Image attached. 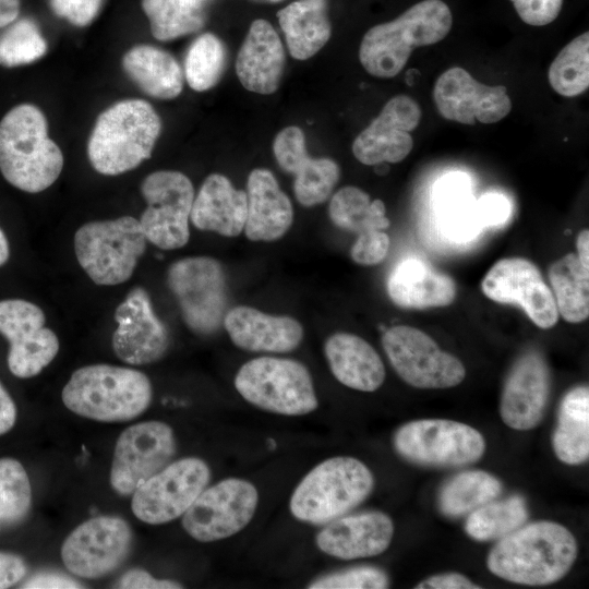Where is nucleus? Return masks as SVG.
I'll return each mask as SVG.
<instances>
[{"label": "nucleus", "instance_id": "c85d7f7f", "mask_svg": "<svg viewBox=\"0 0 589 589\" xmlns=\"http://www.w3.org/2000/svg\"><path fill=\"white\" fill-rule=\"evenodd\" d=\"M247 212V193L236 189L227 177L212 173L193 200L190 218L200 230L237 237L244 229Z\"/></svg>", "mask_w": 589, "mask_h": 589}, {"label": "nucleus", "instance_id": "4be33fe9", "mask_svg": "<svg viewBox=\"0 0 589 589\" xmlns=\"http://www.w3.org/2000/svg\"><path fill=\"white\" fill-rule=\"evenodd\" d=\"M551 388L550 370L538 351L520 356L510 369L501 396L503 422L517 431L534 429L542 420Z\"/></svg>", "mask_w": 589, "mask_h": 589}, {"label": "nucleus", "instance_id": "e433bc0d", "mask_svg": "<svg viewBox=\"0 0 589 589\" xmlns=\"http://www.w3.org/2000/svg\"><path fill=\"white\" fill-rule=\"evenodd\" d=\"M153 36L171 40L200 31L206 20L201 0H142Z\"/></svg>", "mask_w": 589, "mask_h": 589}, {"label": "nucleus", "instance_id": "6e6552de", "mask_svg": "<svg viewBox=\"0 0 589 589\" xmlns=\"http://www.w3.org/2000/svg\"><path fill=\"white\" fill-rule=\"evenodd\" d=\"M235 387L251 405L281 416H304L318 407L309 370L293 359H252L237 372Z\"/></svg>", "mask_w": 589, "mask_h": 589}, {"label": "nucleus", "instance_id": "bb28decb", "mask_svg": "<svg viewBox=\"0 0 589 589\" xmlns=\"http://www.w3.org/2000/svg\"><path fill=\"white\" fill-rule=\"evenodd\" d=\"M248 212L244 233L252 241H274L291 227L293 209L289 197L268 169H253L247 182Z\"/></svg>", "mask_w": 589, "mask_h": 589}, {"label": "nucleus", "instance_id": "aec40b11", "mask_svg": "<svg viewBox=\"0 0 589 589\" xmlns=\"http://www.w3.org/2000/svg\"><path fill=\"white\" fill-rule=\"evenodd\" d=\"M115 320L112 349L121 361L132 365L149 364L166 353L169 335L144 288L130 290L116 309Z\"/></svg>", "mask_w": 589, "mask_h": 589}, {"label": "nucleus", "instance_id": "864d4df0", "mask_svg": "<svg viewBox=\"0 0 589 589\" xmlns=\"http://www.w3.org/2000/svg\"><path fill=\"white\" fill-rule=\"evenodd\" d=\"M417 589H479L480 586L459 573L431 576L416 586Z\"/></svg>", "mask_w": 589, "mask_h": 589}, {"label": "nucleus", "instance_id": "dca6fc26", "mask_svg": "<svg viewBox=\"0 0 589 589\" xmlns=\"http://www.w3.org/2000/svg\"><path fill=\"white\" fill-rule=\"evenodd\" d=\"M176 453L170 425L151 420L127 428L118 437L110 468V484L128 496L166 467Z\"/></svg>", "mask_w": 589, "mask_h": 589}, {"label": "nucleus", "instance_id": "6e6d98bb", "mask_svg": "<svg viewBox=\"0 0 589 589\" xmlns=\"http://www.w3.org/2000/svg\"><path fill=\"white\" fill-rule=\"evenodd\" d=\"M21 0H0V28L17 20Z\"/></svg>", "mask_w": 589, "mask_h": 589}, {"label": "nucleus", "instance_id": "f03ea898", "mask_svg": "<svg viewBox=\"0 0 589 589\" xmlns=\"http://www.w3.org/2000/svg\"><path fill=\"white\" fill-rule=\"evenodd\" d=\"M63 155L48 136L43 111L31 104L12 108L0 121V171L28 193L49 188L60 176Z\"/></svg>", "mask_w": 589, "mask_h": 589}, {"label": "nucleus", "instance_id": "a19ab883", "mask_svg": "<svg viewBox=\"0 0 589 589\" xmlns=\"http://www.w3.org/2000/svg\"><path fill=\"white\" fill-rule=\"evenodd\" d=\"M226 61V50L221 40L212 33L200 35L190 46L184 71L189 86L204 92L217 84Z\"/></svg>", "mask_w": 589, "mask_h": 589}, {"label": "nucleus", "instance_id": "f3484780", "mask_svg": "<svg viewBox=\"0 0 589 589\" xmlns=\"http://www.w3.org/2000/svg\"><path fill=\"white\" fill-rule=\"evenodd\" d=\"M46 316L33 302L23 299L0 301V334L9 344L8 366L20 378L39 374L57 356V335L45 327Z\"/></svg>", "mask_w": 589, "mask_h": 589}, {"label": "nucleus", "instance_id": "7ed1b4c3", "mask_svg": "<svg viewBox=\"0 0 589 589\" xmlns=\"http://www.w3.org/2000/svg\"><path fill=\"white\" fill-rule=\"evenodd\" d=\"M64 406L80 417L101 422H124L151 405L153 387L143 372L111 364L75 370L62 389Z\"/></svg>", "mask_w": 589, "mask_h": 589}, {"label": "nucleus", "instance_id": "8fccbe9b", "mask_svg": "<svg viewBox=\"0 0 589 589\" xmlns=\"http://www.w3.org/2000/svg\"><path fill=\"white\" fill-rule=\"evenodd\" d=\"M118 588L127 589H179L182 585L171 579H158L142 568L125 572L118 581Z\"/></svg>", "mask_w": 589, "mask_h": 589}, {"label": "nucleus", "instance_id": "3c124183", "mask_svg": "<svg viewBox=\"0 0 589 589\" xmlns=\"http://www.w3.org/2000/svg\"><path fill=\"white\" fill-rule=\"evenodd\" d=\"M26 572V563L20 555L0 552V589L17 584Z\"/></svg>", "mask_w": 589, "mask_h": 589}, {"label": "nucleus", "instance_id": "423d86ee", "mask_svg": "<svg viewBox=\"0 0 589 589\" xmlns=\"http://www.w3.org/2000/svg\"><path fill=\"white\" fill-rule=\"evenodd\" d=\"M373 488L374 476L364 462L350 456L332 457L302 478L289 509L299 521L323 526L354 509Z\"/></svg>", "mask_w": 589, "mask_h": 589}, {"label": "nucleus", "instance_id": "bf43d9fd", "mask_svg": "<svg viewBox=\"0 0 589 589\" xmlns=\"http://www.w3.org/2000/svg\"><path fill=\"white\" fill-rule=\"evenodd\" d=\"M265 1H269V2H279V1H283V0H265Z\"/></svg>", "mask_w": 589, "mask_h": 589}, {"label": "nucleus", "instance_id": "4c0bfd02", "mask_svg": "<svg viewBox=\"0 0 589 589\" xmlns=\"http://www.w3.org/2000/svg\"><path fill=\"white\" fill-rule=\"evenodd\" d=\"M528 516L526 502L519 495L492 500L469 514L465 530L477 541L500 540L521 527Z\"/></svg>", "mask_w": 589, "mask_h": 589}, {"label": "nucleus", "instance_id": "2eb2a0df", "mask_svg": "<svg viewBox=\"0 0 589 589\" xmlns=\"http://www.w3.org/2000/svg\"><path fill=\"white\" fill-rule=\"evenodd\" d=\"M133 543L128 521L97 516L79 525L63 541L61 558L67 569L82 578H99L116 570Z\"/></svg>", "mask_w": 589, "mask_h": 589}, {"label": "nucleus", "instance_id": "37998d69", "mask_svg": "<svg viewBox=\"0 0 589 589\" xmlns=\"http://www.w3.org/2000/svg\"><path fill=\"white\" fill-rule=\"evenodd\" d=\"M32 486L26 470L13 458L0 459V521L15 522L26 516Z\"/></svg>", "mask_w": 589, "mask_h": 589}, {"label": "nucleus", "instance_id": "49530a36", "mask_svg": "<svg viewBox=\"0 0 589 589\" xmlns=\"http://www.w3.org/2000/svg\"><path fill=\"white\" fill-rule=\"evenodd\" d=\"M104 0H49L56 15L75 26L88 25L99 13Z\"/></svg>", "mask_w": 589, "mask_h": 589}, {"label": "nucleus", "instance_id": "cd10ccee", "mask_svg": "<svg viewBox=\"0 0 589 589\" xmlns=\"http://www.w3.org/2000/svg\"><path fill=\"white\" fill-rule=\"evenodd\" d=\"M387 292L396 305L422 310L449 305L456 297V285L450 276L428 262L409 256L389 274Z\"/></svg>", "mask_w": 589, "mask_h": 589}, {"label": "nucleus", "instance_id": "13d9d810", "mask_svg": "<svg viewBox=\"0 0 589 589\" xmlns=\"http://www.w3.org/2000/svg\"><path fill=\"white\" fill-rule=\"evenodd\" d=\"M10 257V247L5 233L0 228V267L4 265Z\"/></svg>", "mask_w": 589, "mask_h": 589}, {"label": "nucleus", "instance_id": "c9c22d12", "mask_svg": "<svg viewBox=\"0 0 589 589\" xmlns=\"http://www.w3.org/2000/svg\"><path fill=\"white\" fill-rule=\"evenodd\" d=\"M381 200L371 201L370 195L357 187H344L332 197L328 214L338 228L361 233L384 230L389 227Z\"/></svg>", "mask_w": 589, "mask_h": 589}, {"label": "nucleus", "instance_id": "393cba45", "mask_svg": "<svg viewBox=\"0 0 589 589\" xmlns=\"http://www.w3.org/2000/svg\"><path fill=\"white\" fill-rule=\"evenodd\" d=\"M223 323L231 341L249 351L289 352L303 338V328L293 317L269 315L247 305L229 310Z\"/></svg>", "mask_w": 589, "mask_h": 589}, {"label": "nucleus", "instance_id": "5fc2aeb1", "mask_svg": "<svg viewBox=\"0 0 589 589\" xmlns=\"http://www.w3.org/2000/svg\"><path fill=\"white\" fill-rule=\"evenodd\" d=\"M16 420V407L0 382V435L10 431Z\"/></svg>", "mask_w": 589, "mask_h": 589}, {"label": "nucleus", "instance_id": "0eeeda50", "mask_svg": "<svg viewBox=\"0 0 589 589\" xmlns=\"http://www.w3.org/2000/svg\"><path fill=\"white\" fill-rule=\"evenodd\" d=\"M147 239L137 219L122 216L82 225L74 235L76 260L100 286H115L131 278Z\"/></svg>", "mask_w": 589, "mask_h": 589}, {"label": "nucleus", "instance_id": "1a4fd4ad", "mask_svg": "<svg viewBox=\"0 0 589 589\" xmlns=\"http://www.w3.org/2000/svg\"><path fill=\"white\" fill-rule=\"evenodd\" d=\"M393 442L406 460L438 468L473 464L483 456L486 446L477 429L447 419L410 421L395 432Z\"/></svg>", "mask_w": 589, "mask_h": 589}, {"label": "nucleus", "instance_id": "603ef678", "mask_svg": "<svg viewBox=\"0 0 589 589\" xmlns=\"http://www.w3.org/2000/svg\"><path fill=\"white\" fill-rule=\"evenodd\" d=\"M22 588L27 589H76L82 588V585L69 577L67 575L55 573V572H45L38 573L31 578H28L23 585Z\"/></svg>", "mask_w": 589, "mask_h": 589}, {"label": "nucleus", "instance_id": "c03bdc74", "mask_svg": "<svg viewBox=\"0 0 589 589\" xmlns=\"http://www.w3.org/2000/svg\"><path fill=\"white\" fill-rule=\"evenodd\" d=\"M389 585L386 573L374 566H359L315 578L310 589H383Z\"/></svg>", "mask_w": 589, "mask_h": 589}, {"label": "nucleus", "instance_id": "ddd939ff", "mask_svg": "<svg viewBox=\"0 0 589 589\" xmlns=\"http://www.w3.org/2000/svg\"><path fill=\"white\" fill-rule=\"evenodd\" d=\"M141 192L147 206L139 221L147 241L161 250L185 245L194 200L191 180L180 171L159 170L143 180Z\"/></svg>", "mask_w": 589, "mask_h": 589}, {"label": "nucleus", "instance_id": "f704fd0d", "mask_svg": "<svg viewBox=\"0 0 589 589\" xmlns=\"http://www.w3.org/2000/svg\"><path fill=\"white\" fill-rule=\"evenodd\" d=\"M502 493L501 481L483 470H466L452 477L441 489L438 506L448 517H461Z\"/></svg>", "mask_w": 589, "mask_h": 589}, {"label": "nucleus", "instance_id": "4d7b16f0", "mask_svg": "<svg viewBox=\"0 0 589 589\" xmlns=\"http://www.w3.org/2000/svg\"><path fill=\"white\" fill-rule=\"evenodd\" d=\"M577 257L581 265L589 269V231L581 230L576 239Z\"/></svg>", "mask_w": 589, "mask_h": 589}, {"label": "nucleus", "instance_id": "9d476101", "mask_svg": "<svg viewBox=\"0 0 589 589\" xmlns=\"http://www.w3.org/2000/svg\"><path fill=\"white\" fill-rule=\"evenodd\" d=\"M167 283L190 329L209 335L220 327L227 308V286L217 260L208 256L179 260L170 265Z\"/></svg>", "mask_w": 589, "mask_h": 589}, {"label": "nucleus", "instance_id": "6ab92c4d", "mask_svg": "<svg viewBox=\"0 0 589 589\" xmlns=\"http://www.w3.org/2000/svg\"><path fill=\"white\" fill-rule=\"evenodd\" d=\"M433 99L440 115L450 121L473 125L501 121L512 110L504 85L489 86L474 80L465 69L454 67L435 82Z\"/></svg>", "mask_w": 589, "mask_h": 589}, {"label": "nucleus", "instance_id": "a878e982", "mask_svg": "<svg viewBox=\"0 0 589 589\" xmlns=\"http://www.w3.org/2000/svg\"><path fill=\"white\" fill-rule=\"evenodd\" d=\"M285 70V50L275 28L266 20H254L239 49L237 76L253 93L269 95L279 87Z\"/></svg>", "mask_w": 589, "mask_h": 589}, {"label": "nucleus", "instance_id": "473e14b6", "mask_svg": "<svg viewBox=\"0 0 589 589\" xmlns=\"http://www.w3.org/2000/svg\"><path fill=\"white\" fill-rule=\"evenodd\" d=\"M556 457L567 465H580L589 457V388H572L563 397L552 437Z\"/></svg>", "mask_w": 589, "mask_h": 589}, {"label": "nucleus", "instance_id": "4468645a", "mask_svg": "<svg viewBox=\"0 0 589 589\" xmlns=\"http://www.w3.org/2000/svg\"><path fill=\"white\" fill-rule=\"evenodd\" d=\"M211 469L197 457L169 462L134 492L131 509L149 525H161L181 517L207 486Z\"/></svg>", "mask_w": 589, "mask_h": 589}, {"label": "nucleus", "instance_id": "c756f323", "mask_svg": "<svg viewBox=\"0 0 589 589\" xmlns=\"http://www.w3.org/2000/svg\"><path fill=\"white\" fill-rule=\"evenodd\" d=\"M324 352L333 375L342 385L368 393L382 386L385 380L383 361L360 336L336 333L325 341Z\"/></svg>", "mask_w": 589, "mask_h": 589}, {"label": "nucleus", "instance_id": "5701e85b", "mask_svg": "<svg viewBox=\"0 0 589 589\" xmlns=\"http://www.w3.org/2000/svg\"><path fill=\"white\" fill-rule=\"evenodd\" d=\"M273 152L278 166L294 176L293 192L301 205L311 207L329 197L340 177L339 167L330 158L310 157L299 127L280 130L274 139Z\"/></svg>", "mask_w": 589, "mask_h": 589}, {"label": "nucleus", "instance_id": "72a5a7b5", "mask_svg": "<svg viewBox=\"0 0 589 589\" xmlns=\"http://www.w3.org/2000/svg\"><path fill=\"white\" fill-rule=\"evenodd\" d=\"M552 293L557 312L573 324L589 316V269L585 268L574 253L555 261L549 269Z\"/></svg>", "mask_w": 589, "mask_h": 589}, {"label": "nucleus", "instance_id": "f8f14e48", "mask_svg": "<svg viewBox=\"0 0 589 589\" xmlns=\"http://www.w3.org/2000/svg\"><path fill=\"white\" fill-rule=\"evenodd\" d=\"M259 504L255 485L241 478H227L206 486L182 515V527L194 540L213 542L244 529Z\"/></svg>", "mask_w": 589, "mask_h": 589}, {"label": "nucleus", "instance_id": "412c9836", "mask_svg": "<svg viewBox=\"0 0 589 589\" xmlns=\"http://www.w3.org/2000/svg\"><path fill=\"white\" fill-rule=\"evenodd\" d=\"M421 109L407 95L390 98L378 116L352 143V153L362 164L399 163L413 147L411 132L419 125Z\"/></svg>", "mask_w": 589, "mask_h": 589}, {"label": "nucleus", "instance_id": "f257e3e1", "mask_svg": "<svg viewBox=\"0 0 589 589\" xmlns=\"http://www.w3.org/2000/svg\"><path fill=\"white\" fill-rule=\"evenodd\" d=\"M578 553L574 534L563 525L541 520L522 525L490 551L489 570L504 580L544 586L562 579Z\"/></svg>", "mask_w": 589, "mask_h": 589}, {"label": "nucleus", "instance_id": "2f4dec72", "mask_svg": "<svg viewBox=\"0 0 589 589\" xmlns=\"http://www.w3.org/2000/svg\"><path fill=\"white\" fill-rule=\"evenodd\" d=\"M122 67L128 76L151 97L172 99L182 91L183 74L179 63L160 48L134 46L123 56Z\"/></svg>", "mask_w": 589, "mask_h": 589}, {"label": "nucleus", "instance_id": "de8ad7c7", "mask_svg": "<svg viewBox=\"0 0 589 589\" xmlns=\"http://www.w3.org/2000/svg\"><path fill=\"white\" fill-rule=\"evenodd\" d=\"M519 17L526 24L543 26L560 14L563 0H510Z\"/></svg>", "mask_w": 589, "mask_h": 589}, {"label": "nucleus", "instance_id": "a211bd4d", "mask_svg": "<svg viewBox=\"0 0 589 589\" xmlns=\"http://www.w3.org/2000/svg\"><path fill=\"white\" fill-rule=\"evenodd\" d=\"M484 296L503 304H518L540 328L553 327L558 320L555 299L539 268L524 257L497 261L481 281Z\"/></svg>", "mask_w": 589, "mask_h": 589}, {"label": "nucleus", "instance_id": "7c9ffc66", "mask_svg": "<svg viewBox=\"0 0 589 589\" xmlns=\"http://www.w3.org/2000/svg\"><path fill=\"white\" fill-rule=\"evenodd\" d=\"M327 8V0H297L277 12L292 58L308 60L329 40Z\"/></svg>", "mask_w": 589, "mask_h": 589}, {"label": "nucleus", "instance_id": "9b49d317", "mask_svg": "<svg viewBox=\"0 0 589 589\" xmlns=\"http://www.w3.org/2000/svg\"><path fill=\"white\" fill-rule=\"evenodd\" d=\"M382 345L396 373L413 387L450 388L466 376L458 358L443 351L429 335L416 327L398 325L387 329Z\"/></svg>", "mask_w": 589, "mask_h": 589}, {"label": "nucleus", "instance_id": "ea45409f", "mask_svg": "<svg viewBox=\"0 0 589 589\" xmlns=\"http://www.w3.org/2000/svg\"><path fill=\"white\" fill-rule=\"evenodd\" d=\"M548 79L560 95L575 97L589 86V33L568 43L550 65Z\"/></svg>", "mask_w": 589, "mask_h": 589}, {"label": "nucleus", "instance_id": "b1692460", "mask_svg": "<svg viewBox=\"0 0 589 589\" xmlns=\"http://www.w3.org/2000/svg\"><path fill=\"white\" fill-rule=\"evenodd\" d=\"M394 536V524L388 515L377 510L342 515L317 532L318 550L332 557L357 560L382 554Z\"/></svg>", "mask_w": 589, "mask_h": 589}, {"label": "nucleus", "instance_id": "79ce46f5", "mask_svg": "<svg viewBox=\"0 0 589 589\" xmlns=\"http://www.w3.org/2000/svg\"><path fill=\"white\" fill-rule=\"evenodd\" d=\"M47 51V43L37 24L23 17L7 26L0 35V65L13 68L32 63Z\"/></svg>", "mask_w": 589, "mask_h": 589}, {"label": "nucleus", "instance_id": "a18cd8bd", "mask_svg": "<svg viewBox=\"0 0 589 589\" xmlns=\"http://www.w3.org/2000/svg\"><path fill=\"white\" fill-rule=\"evenodd\" d=\"M388 249L389 238L383 230H368L358 235L350 255L360 265H376L384 261Z\"/></svg>", "mask_w": 589, "mask_h": 589}, {"label": "nucleus", "instance_id": "58836bf2", "mask_svg": "<svg viewBox=\"0 0 589 589\" xmlns=\"http://www.w3.org/2000/svg\"><path fill=\"white\" fill-rule=\"evenodd\" d=\"M436 201L443 214V223L456 238H470L481 227L476 202L469 192V180L465 175L450 173L435 189Z\"/></svg>", "mask_w": 589, "mask_h": 589}, {"label": "nucleus", "instance_id": "20e7f679", "mask_svg": "<svg viewBox=\"0 0 589 589\" xmlns=\"http://www.w3.org/2000/svg\"><path fill=\"white\" fill-rule=\"evenodd\" d=\"M453 16L442 0H423L397 19L371 27L363 36L359 59L364 70L376 77L396 76L412 50L444 39Z\"/></svg>", "mask_w": 589, "mask_h": 589}, {"label": "nucleus", "instance_id": "39448f33", "mask_svg": "<svg viewBox=\"0 0 589 589\" xmlns=\"http://www.w3.org/2000/svg\"><path fill=\"white\" fill-rule=\"evenodd\" d=\"M160 130V118L149 103L118 101L96 120L87 145L91 165L106 176L130 171L151 157Z\"/></svg>", "mask_w": 589, "mask_h": 589}, {"label": "nucleus", "instance_id": "09e8293b", "mask_svg": "<svg viewBox=\"0 0 589 589\" xmlns=\"http://www.w3.org/2000/svg\"><path fill=\"white\" fill-rule=\"evenodd\" d=\"M476 211L481 226H497L507 220L510 204L504 195L491 193L476 202Z\"/></svg>", "mask_w": 589, "mask_h": 589}]
</instances>
